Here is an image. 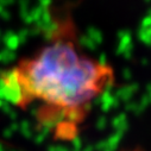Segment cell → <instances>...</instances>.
Returning a JSON list of instances; mask_svg holds the SVG:
<instances>
[{"instance_id":"cell-1","label":"cell","mask_w":151,"mask_h":151,"mask_svg":"<svg viewBox=\"0 0 151 151\" xmlns=\"http://www.w3.org/2000/svg\"><path fill=\"white\" fill-rule=\"evenodd\" d=\"M114 81L113 69L80 52L68 40L54 41L7 73L6 96L20 107L41 104V120L78 123L88 106Z\"/></svg>"}]
</instances>
